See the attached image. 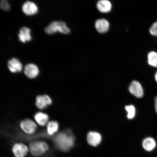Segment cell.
I'll return each mask as SVG.
<instances>
[{
    "label": "cell",
    "mask_w": 157,
    "mask_h": 157,
    "mask_svg": "<svg viewBox=\"0 0 157 157\" xmlns=\"http://www.w3.org/2000/svg\"><path fill=\"white\" fill-rule=\"evenodd\" d=\"M56 146L60 151L67 152L74 146L75 138L70 131L61 132L54 138Z\"/></svg>",
    "instance_id": "cell-1"
},
{
    "label": "cell",
    "mask_w": 157,
    "mask_h": 157,
    "mask_svg": "<svg viewBox=\"0 0 157 157\" xmlns=\"http://www.w3.org/2000/svg\"><path fill=\"white\" fill-rule=\"evenodd\" d=\"M45 33L49 35L59 32L62 34H68L71 32L70 29L67 26L66 23L62 21H52L44 29Z\"/></svg>",
    "instance_id": "cell-2"
},
{
    "label": "cell",
    "mask_w": 157,
    "mask_h": 157,
    "mask_svg": "<svg viewBox=\"0 0 157 157\" xmlns=\"http://www.w3.org/2000/svg\"><path fill=\"white\" fill-rule=\"evenodd\" d=\"M49 149L47 143L42 141H35L29 144V150L31 154L36 157L43 155L45 154Z\"/></svg>",
    "instance_id": "cell-3"
},
{
    "label": "cell",
    "mask_w": 157,
    "mask_h": 157,
    "mask_svg": "<svg viewBox=\"0 0 157 157\" xmlns=\"http://www.w3.org/2000/svg\"><path fill=\"white\" fill-rule=\"evenodd\" d=\"M20 127L25 132L29 134L34 133L37 128L36 123L29 119H26L21 121Z\"/></svg>",
    "instance_id": "cell-4"
},
{
    "label": "cell",
    "mask_w": 157,
    "mask_h": 157,
    "mask_svg": "<svg viewBox=\"0 0 157 157\" xmlns=\"http://www.w3.org/2000/svg\"><path fill=\"white\" fill-rule=\"evenodd\" d=\"M130 93L137 98H141L144 95V90L141 84L138 81L134 80L129 87Z\"/></svg>",
    "instance_id": "cell-5"
},
{
    "label": "cell",
    "mask_w": 157,
    "mask_h": 157,
    "mask_svg": "<svg viewBox=\"0 0 157 157\" xmlns=\"http://www.w3.org/2000/svg\"><path fill=\"white\" fill-rule=\"evenodd\" d=\"M29 148L22 143H16L13 145V152L15 157H25L29 152Z\"/></svg>",
    "instance_id": "cell-6"
},
{
    "label": "cell",
    "mask_w": 157,
    "mask_h": 157,
    "mask_svg": "<svg viewBox=\"0 0 157 157\" xmlns=\"http://www.w3.org/2000/svg\"><path fill=\"white\" fill-rule=\"evenodd\" d=\"M88 144L93 147H97L101 143L102 137L100 133L91 131L88 132L87 136Z\"/></svg>",
    "instance_id": "cell-7"
},
{
    "label": "cell",
    "mask_w": 157,
    "mask_h": 157,
    "mask_svg": "<svg viewBox=\"0 0 157 157\" xmlns=\"http://www.w3.org/2000/svg\"><path fill=\"white\" fill-rule=\"evenodd\" d=\"M52 101L51 98L47 95H39L36 99V105L38 109H44L52 105Z\"/></svg>",
    "instance_id": "cell-8"
},
{
    "label": "cell",
    "mask_w": 157,
    "mask_h": 157,
    "mask_svg": "<svg viewBox=\"0 0 157 157\" xmlns=\"http://www.w3.org/2000/svg\"><path fill=\"white\" fill-rule=\"evenodd\" d=\"M23 12L27 15H32L38 13L37 6L33 2L27 1L23 4L22 7Z\"/></svg>",
    "instance_id": "cell-9"
},
{
    "label": "cell",
    "mask_w": 157,
    "mask_h": 157,
    "mask_svg": "<svg viewBox=\"0 0 157 157\" xmlns=\"http://www.w3.org/2000/svg\"><path fill=\"white\" fill-rule=\"evenodd\" d=\"M24 73L25 75L29 78H35L38 75L39 68L36 65L34 64H27L25 66Z\"/></svg>",
    "instance_id": "cell-10"
},
{
    "label": "cell",
    "mask_w": 157,
    "mask_h": 157,
    "mask_svg": "<svg viewBox=\"0 0 157 157\" xmlns=\"http://www.w3.org/2000/svg\"><path fill=\"white\" fill-rule=\"evenodd\" d=\"M109 23L107 19L104 18L99 19L96 21L95 26L98 32L105 33L109 30Z\"/></svg>",
    "instance_id": "cell-11"
},
{
    "label": "cell",
    "mask_w": 157,
    "mask_h": 157,
    "mask_svg": "<svg viewBox=\"0 0 157 157\" xmlns=\"http://www.w3.org/2000/svg\"><path fill=\"white\" fill-rule=\"evenodd\" d=\"M8 67L13 73L20 72L22 70V65L20 61L16 58H13L9 60L7 63Z\"/></svg>",
    "instance_id": "cell-12"
},
{
    "label": "cell",
    "mask_w": 157,
    "mask_h": 157,
    "mask_svg": "<svg viewBox=\"0 0 157 157\" xmlns=\"http://www.w3.org/2000/svg\"><path fill=\"white\" fill-rule=\"evenodd\" d=\"M19 40L20 42L25 43L31 40L30 35V29L27 27H23L19 30L18 34Z\"/></svg>",
    "instance_id": "cell-13"
},
{
    "label": "cell",
    "mask_w": 157,
    "mask_h": 157,
    "mask_svg": "<svg viewBox=\"0 0 157 157\" xmlns=\"http://www.w3.org/2000/svg\"><path fill=\"white\" fill-rule=\"evenodd\" d=\"M97 6L98 10L102 13H107L110 11L112 5L110 2L108 0H101L97 3Z\"/></svg>",
    "instance_id": "cell-14"
},
{
    "label": "cell",
    "mask_w": 157,
    "mask_h": 157,
    "mask_svg": "<svg viewBox=\"0 0 157 157\" xmlns=\"http://www.w3.org/2000/svg\"><path fill=\"white\" fill-rule=\"evenodd\" d=\"M156 142L154 139L151 137H148L143 140L142 146L143 148L148 152L152 151L156 147Z\"/></svg>",
    "instance_id": "cell-15"
},
{
    "label": "cell",
    "mask_w": 157,
    "mask_h": 157,
    "mask_svg": "<svg viewBox=\"0 0 157 157\" xmlns=\"http://www.w3.org/2000/svg\"><path fill=\"white\" fill-rule=\"evenodd\" d=\"M34 118L38 124L42 126L46 125L49 120L48 115L42 112H38L35 114Z\"/></svg>",
    "instance_id": "cell-16"
},
{
    "label": "cell",
    "mask_w": 157,
    "mask_h": 157,
    "mask_svg": "<svg viewBox=\"0 0 157 157\" xmlns=\"http://www.w3.org/2000/svg\"><path fill=\"white\" fill-rule=\"evenodd\" d=\"M59 129V124L56 121L49 122L47 125V131L49 135H52L57 132Z\"/></svg>",
    "instance_id": "cell-17"
},
{
    "label": "cell",
    "mask_w": 157,
    "mask_h": 157,
    "mask_svg": "<svg viewBox=\"0 0 157 157\" xmlns=\"http://www.w3.org/2000/svg\"><path fill=\"white\" fill-rule=\"evenodd\" d=\"M147 58L149 65L153 67H157V52L152 51L149 52Z\"/></svg>",
    "instance_id": "cell-18"
},
{
    "label": "cell",
    "mask_w": 157,
    "mask_h": 157,
    "mask_svg": "<svg viewBox=\"0 0 157 157\" xmlns=\"http://www.w3.org/2000/svg\"><path fill=\"white\" fill-rule=\"evenodd\" d=\"M127 112V117L129 119H132L135 117L136 114V109L134 106L131 105H127L125 107Z\"/></svg>",
    "instance_id": "cell-19"
},
{
    "label": "cell",
    "mask_w": 157,
    "mask_h": 157,
    "mask_svg": "<svg viewBox=\"0 0 157 157\" xmlns=\"http://www.w3.org/2000/svg\"><path fill=\"white\" fill-rule=\"evenodd\" d=\"M0 7L1 9L5 11H8L10 9L9 4L6 0H1Z\"/></svg>",
    "instance_id": "cell-20"
},
{
    "label": "cell",
    "mask_w": 157,
    "mask_h": 157,
    "mask_svg": "<svg viewBox=\"0 0 157 157\" xmlns=\"http://www.w3.org/2000/svg\"><path fill=\"white\" fill-rule=\"evenodd\" d=\"M149 31L150 34L153 36H157V21L153 23Z\"/></svg>",
    "instance_id": "cell-21"
},
{
    "label": "cell",
    "mask_w": 157,
    "mask_h": 157,
    "mask_svg": "<svg viewBox=\"0 0 157 157\" xmlns=\"http://www.w3.org/2000/svg\"><path fill=\"white\" fill-rule=\"evenodd\" d=\"M155 109L156 112L157 113V96L155 99Z\"/></svg>",
    "instance_id": "cell-22"
},
{
    "label": "cell",
    "mask_w": 157,
    "mask_h": 157,
    "mask_svg": "<svg viewBox=\"0 0 157 157\" xmlns=\"http://www.w3.org/2000/svg\"><path fill=\"white\" fill-rule=\"evenodd\" d=\"M155 78L156 81L157 82V71L156 72L155 74Z\"/></svg>",
    "instance_id": "cell-23"
}]
</instances>
